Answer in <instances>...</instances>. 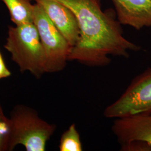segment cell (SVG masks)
<instances>
[{
    "mask_svg": "<svg viewBox=\"0 0 151 151\" xmlns=\"http://www.w3.org/2000/svg\"><path fill=\"white\" fill-rule=\"evenodd\" d=\"M68 7L77 20L80 37L72 47L69 60L89 67H104L110 56L128 58L140 47L125 38L113 14L104 11L99 0H58Z\"/></svg>",
    "mask_w": 151,
    "mask_h": 151,
    "instance_id": "1",
    "label": "cell"
},
{
    "mask_svg": "<svg viewBox=\"0 0 151 151\" xmlns=\"http://www.w3.org/2000/svg\"><path fill=\"white\" fill-rule=\"evenodd\" d=\"M4 47L22 72L28 71L37 78L46 73L45 53L34 23L9 27Z\"/></svg>",
    "mask_w": 151,
    "mask_h": 151,
    "instance_id": "2",
    "label": "cell"
},
{
    "mask_svg": "<svg viewBox=\"0 0 151 151\" xmlns=\"http://www.w3.org/2000/svg\"><path fill=\"white\" fill-rule=\"evenodd\" d=\"M11 132L8 151L17 145H22L27 151H44L47 143L56 129L39 117L34 109L24 105H17L10 116Z\"/></svg>",
    "mask_w": 151,
    "mask_h": 151,
    "instance_id": "3",
    "label": "cell"
},
{
    "mask_svg": "<svg viewBox=\"0 0 151 151\" xmlns=\"http://www.w3.org/2000/svg\"><path fill=\"white\" fill-rule=\"evenodd\" d=\"M34 24L38 30L44 50L46 73H55L63 70L69 60L72 47L42 7L37 3L34 5Z\"/></svg>",
    "mask_w": 151,
    "mask_h": 151,
    "instance_id": "4",
    "label": "cell"
},
{
    "mask_svg": "<svg viewBox=\"0 0 151 151\" xmlns=\"http://www.w3.org/2000/svg\"><path fill=\"white\" fill-rule=\"evenodd\" d=\"M151 109V67L136 76L120 97L104 111L106 118H119Z\"/></svg>",
    "mask_w": 151,
    "mask_h": 151,
    "instance_id": "5",
    "label": "cell"
},
{
    "mask_svg": "<svg viewBox=\"0 0 151 151\" xmlns=\"http://www.w3.org/2000/svg\"><path fill=\"white\" fill-rule=\"evenodd\" d=\"M111 129L120 144L140 140L151 146V111L116 118Z\"/></svg>",
    "mask_w": 151,
    "mask_h": 151,
    "instance_id": "6",
    "label": "cell"
},
{
    "mask_svg": "<svg viewBox=\"0 0 151 151\" xmlns=\"http://www.w3.org/2000/svg\"><path fill=\"white\" fill-rule=\"evenodd\" d=\"M34 1L42 7L70 46L73 47L80 37L79 27L74 13L58 0Z\"/></svg>",
    "mask_w": 151,
    "mask_h": 151,
    "instance_id": "7",
    "label": "cell"
},
{
    "mask_svg": "<svg viewBox=\"0 0 151 151\" xmlns=\"http://www.w3.org/2000/svg\"><path fill=\"white\" fill-rule=\"evenodd\" d=\"M120 24L137 30L151 27V0H111Z\"/></svg>",
    "mask_w": 151,
    "mask_h": 151,
    "instance_id": "8",
    "label": "cell"
},
{
    "mask_svg": "<svg viewBox=\"0 0 151 151\" xmlns=\"http://www.w3.org/2000/svg\"><path fill=\"white\" fill-rule=\"evenodd\" d=\"M7 6L11 20L16 26L34 23V5L30 0H2Z\"/></svg>",
    "mask_w": 151,
    "mask_h": 151,
    "instance_id": "9",
    "label": "cell"
},
{
    "mask_svg": "<svg viewBox=\"0 0 151 151\" xmlns=\"http://www.w3.org/2000/svg\"><path fill=\"white\" fill-rule=\"evenodd\" d=\"M60 151H82V145L80 135L75 124H72L62 134L60 139Z\"/></svg>",
    "mask_w": 151,
    "mask_h": 151,
    "instance_id": "10",
    "label": "cell"
},
{
    "mask_svg": "<svg viewBox=\"0 0 151 151\" xmlns=\"http://www.w3.org/2000/svg\"><path fill=\"white\" fill-rule=\"evenodd\" d=\"M10 132V120L5 115L0 104V151H8Z\"/></svg>",
    "mask_w": 151,
    "mask_h": 151,
    "instance_id": "11",
    "label": "cell"
},
{
    "mask_svg": "<svg viewBox=\"0 0 151 151\" xmlns=\"http://www.w3.org/2000/svg\"><path fill=\"white\" fill-rule=\"evenodd\" d=\"M120 151H150L151 146L143 141L133 140L120 144Z\"/></svg>",
    "mask_w": 151,
    "mask_h": 151,
    "instance_id": "12",
    "label": "cell"
},
{
    "mask_svg": "<svg viewBox=\"0 0 151 151\" xmlns=\"http://www.w3.org/2000/svg\"><path fill=\"white\" fill-rule=\"evenodd\" d=\"M11 75V72L7 67L2 54L0 52V80L9 77Z\"/></svg>",
    "mask_w": 151,
    "mask_h": 151,
    "instance_id": "13",
    "label": "cell"
},
{
    "mask_svg": "<svg viewBox=\"0 0 151 151\" xmlns=\"http://www.w3.org/2000/svg\"><path fill=\"white\" fill-rule=\"evenodd\" d=\"M148 111H151V109L149 110H148V111H146V112H148Z\"/></svg>",
    "mask_w": 151,
    "mask_h": 151,
    "instance_id": "14",
    "label": "cell"
}]
</instances>
